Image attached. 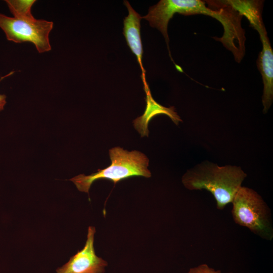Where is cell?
<instances>
[{"label": "cell", "mask_w": 273, "mask_h": 273, "mask_svg": "<svg viewBox=\"0 0 273 273\" xmlns=\"http://www.w3.org/2000/svg\"><path fill=\"white\" fill-rule=\"evenodd\" d=\"M209 6L200 0H161L158 7L160 18L168 22L175 13L184 15L203 14L211 16L222 24L224 32L217 40L228 49L241 43L245 39L241 25L242 16L223 1H210Z\"/></svg>", "instance_id": "6da1fadb"}, {"label": "cell", "mask_w": 273, "mask_h": 273, "mask_svg": "<svg viewBox=\"0 0 273 273\" xmlns=\"http://www.w3.org/2000/svg\"><path fill=\"white\" fill-rule=\"evenodd\" d=\"M246 176L241 168L236 166L207 164L188 170L181 181L188 190L209 192L215 200L217 208L223 210L232 203Z\"/></svg>", "instance_id": "7a4b0ae2"}, {"label": "cell", "mask_w": 273, "mask_h": 273, "mask_svg": "<svg viewBox=\"0 0 273 273\" xmlns=\"http://www.w3.org/2000/svg\"><path fill=\"white\" fill-rule=\"evenodd\" d=\"M109 154L111 163L107 167L98 169L88 175L80 174L70 179L79 191L88 193L92 184L100 179H109L115 184L132 176H151L148 168L149 159L143 153L136 150L128 151L116 147L110 149Z\"/></svg>", "instance_id": "3957f363"}, {"label": "cell", "mask_w": 273, "mask_h": 273, "mask_svg": "<svg viewBox=\"0 0 273 273\" xmlns=\"http://www.w3.org/2000/svg\"><path fill=\"white\" fill-rule=\"evenodd\" d=\"M234 222L249 229L261 239H273L270 210L261 196L254 190L242 186L232 202Z\"/></svg>", "instance_id": "277c9868"}, {"label": "cell", "mask_w": 273, "mask_h": 273, "mask_svg": "<svg viewBox=\"0 0 273 273\" xmlns=\"http://www.w3.org/2000/svg\"><path fill=\"white\" fill-rule=\"evenodd\" d=\"M53 25L43 19H18L0 13V28L7 39L15 43L31 42L39 53L51 50L49 34Z\"/></svg>", "instance_id": "5b68a950"}, {"label": "cell", "mask_w": 273, "mask_h": 273, "mask_svg": "<svg viewBox=\"0 0 273 273\" xmlns=\"http://www.w3.org/2000/svg\"><path fill=\"white\" fill-rule=\"evenodd\" d=\"M96 229L88 228L84 247L72 256L64 265L58 267L57 273H104L108 263L95 252L94 243Z\"/></svg>", "instance_id": "8992f818"}, {"label": "cell", "mask_w": 273, "mask_h": 273, "mask_svg": "<svg viewBox=\"0 0 273 273\" xmlns=\"http://www.w3.org/2000/svg\"><path fill=\"white\" fill-rule=\"evenodd\" d=\"M261 40L262 49L258 55L257 67L260 71L263 90L262 102L263 112H267L273 100V51L267 36L265 27L257 31Z\"/></svg>", "instance_id": "52a82bcc"}, {"label": "cell", "mask_w": 273, "mask_h": 273, "mask_svg": "<svg viewBox=\"0 0 273 273\" xmlns=\"http://www.w3.org/2000/svg\"><path fill=\"white\" fill-rule=\"evenodd\" d=\"M128 14L123 19V34L127 44L132 53L136 56L142 71V78L144 86L148 85L146 80V70L142 63L143 54L141 35V20L142 17L131 7L127 1H124Z\"/></svg>", "instance_id": "ba28073f"}, {"label": "cell", "mask_w": 273, "mask_h": 273, "mask_svg": "<svg viewBox=\"0 0 273 273\" xmlns=\"http://www.w3.org/2000/svg\"><path fill=\"white\" fill-rule=\"evenodd\" d=\"M146 94V107L142 115L133 121L134 128L142 137L148 136V124L155 116L165 114L168 116L175 124H178L181 120L175 111L174 107H165L155 101L152 96L149 85L144 86Z\"/></svg>", "instance_id": "9c48e42d"}, {"label": "cell", "mask_w": 273, "mask_h": 273, "mask_svg": "<svg viewBox=\"0 0 273 273\" xmlns=\"http://www.w3.org/2000/svg\"><path fill=\"white\" fill-rule=\"evenodd\" d=\"M224 2L242 16H245L256 31L265 27L262 18L263 1L226 0Z\"/></svg>", "instance_id": "30bf717a"}, {"label": "cell", "mask_w": 273, "mask_h": 273, "mask_svg": "<svg viewBox=\"0 0 273 273\" xmlns=\"http://www.w3.org/2000/svg\"><path fill=\"white\" fill-rule=\"evenodd\" d=\"M8 8L14 17L18 19H32L31 9L35 0H6Z\"/></svg>", "instance_id": "8fae6325"}, {"label": "cell", "mask_w": 273, "mask_h": 273, "mask_svg": "<svg viewBox=\"0 0 273 273\" xmlns=\"http://www.w3.org/2000/svg\"><path fill=\"white\" fill-rule=\"evenodd\" d=\"M187 273H222L220 270H216L206 263L201 264L190 268ZM232 273V272H228Z\"/></svg>", "instance_id": "7c38bea8"}, {"label": "cell", "mask_w": 273, "mask_h": 273, "mask_svg": "<svg viewBox=\"0 0 273 273\" xmlns=\"http://www.w3.org/2000/svg\"><path fill=\"white\" fill-rule=\"evenodd\" d=\"M14 72H11L9 74L1 78L0 81L3 79L4 78L7 77L11 74H13ZM6 96L5 95H0V111L4 109V106L6 105Z\"/></svg>", "instance_id": "4fadbf2b"}]
</instances>
